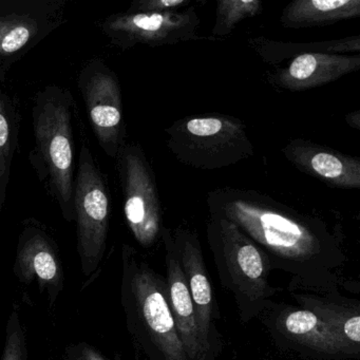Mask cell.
Returning a JSON list of instances; mask_svg holds the SVG:
<instances>
[{"label": "cell", "mask_w": 360, "mask_h": 360, "mask_svg": "<svg viewBox=\"0 0 360 360\" xmlns=\"http://www.w3.org/2000/svg\"><path fill=\"white\" fill-rule=\"evenodd\" d=\"M207 206L210 214L233 223L262 248L276 267L311 279L326 276L342 262L338 242L323 221L269 195L222 187L208 193Z\"/></svg>", "instance_id": "6da1fadb"}, {"label": "cell", "mask_w": 360, "mask_h": 360, "mask_svg": "<svg viewBox=\"0 0 360 360\" xmlns=\"http://www.w3.org/2000/svg\"><path fill=\"white\" fill-rule=\"evenodd\" d=\"M121 304L136 360H189L176 332L163 276L122 246Z\"/></svg>", "instance_id": "7a4b0ae2"}, {"label": "cell", "mask_w": 360, "mask_h": 360, "mask_svg": "<svg viewBox=\"0 0 360 360\" xmlns=\"http://www.w3.org/2000/svg\"><path fill=\"white\" fill-rule=\"evenodd\" d=\"M73 111L75 101L70 92L56 86L37 94L32 111L35 139L32 162L68 222L75 220Z\"/></svg>", "instance_id": "3957f363"}, {"label": "cell", "mask_w": 360, "mask_h": 360, "mask_svg": "<svg viewBox=\"0 0 360 360\" xmlns=\"http://www.w3.org/2000/svg\"><path fill=\"white\" fill-rule=\"evenodd\" d=\"M206 236L221 283L233 292L244 321L267 307L275 288L269 282L271 262L233 223L219 214H210Z\"/></svg>", "instance_id": "277c9868"}, {"label": "cell", "mask_w": 360, "mask_h": 360, "mask_svg": "<svg viewBox=\"0 0 360 360\" xmlns=\"http://www.w3.org/2000/svg\"><path fill=\"white\" fill-rule=\"evenodd\" d=\"M166 146L183 165L200 170L229 167L254 155L245 124L231 115H191L166 128Z\"/></svg>", "instance_id": "5b68a950"}, {"label": "cell", "mask_w": 360, "mask_h": 360, "mask_svg": "<svg viewBox=\"0 0 360 360\" xmlns=\"http://www.w3.org/2000/svg\"><path fill=\"white\" fill-rule=\"evenodd\" d=\"M77 250L84 286L98 278L107 250L111 202L108 185L89 147L83 143L75 180Z\"/></svg>", "instance_id": "8992f818"}, {"label": "cell", "mask_w": 360, "mask_h": 360, "mask_svg": "<svg viewBox=\"0 0 360 360\" xmlns=\"http://www.w3.org/2000/svg\"><path fill=\"white\" fill-rule=\"evenodd\" d=\"M68 0H0V83L14 64L66 22Z\"/></svg>", "instance_id": "52a82bcc"}, {"label": "cell", "mask_w": 360, "mask_h": 360, "mask_svg": "<svg viewBox=\"0 0 360 360\" xmlns=\"http://www.w3.org/2000/svg\"><path fill=\"white\" fill-rule=\"evenodd\" d=\"M124 198V214L130 231L142 248L161 239L162 208L153 167L136 143H125L117 155Z\"/></svg>", "instance_id": "ba28073f"}, {"label": "cell", "mask_w": 360, "mask_h": 360, "mask_svg": "<svg viewBox=\"0 0 360 360\" xmlns=\"http://www.w3.org/2000/svg\"><path fill=\"white\" fill-rule=\"evenodd\" d=\"M103 34L122 50L136 46L162 47L193 41H214L200 37V18L193 8L182 12L141 13L122 12L105 18L98 25Z\"/></svg>", "instance_id": "9c48e42d"}, {"label": "cell", "mask_w": 360, "mask_h": 360, "mask_svg": "<svg viewBox=\"0 0 360 360\" xmlns=\"http://www.w3.org/2000/svg\"><path fill=\"white\" fill-rule=\"evenodd\" d=\"M77 84L98 144L109 158L117 159L126 143L119 77L102 60L94 58L82 69Z\"/></svg>", "instance_id": "30bf717a"}, {"label": "cell", "mask_w": 360, "mask_h": 360, "mask_svg": "<svg viewBox=\"0 0 360 360\" xmlns=\"http://www.w3.org/2000/svg\"><path fill=\"white\" fill-rule=\"evenodd\" d=\"M13 274L20 283H37L47 297L50 309L58 302L65 288L64 265L53 238L34 220L22 227L16 246Z\"/></svg>", "instance_id": "8fae6325"}, {"label": "cell", "mask_w": 360, "mask_h": 360, "mask_svg": "<svg viewBox=\"0 0 360 360\" xmlns=\"http://www.w3.org/2000/svg\"><path fill=\"white\" fill-rule=\"evenodd\" d=\"M172 241L181 269L195 305L202 347L210 357L214 342V319L218 316L212 295V282L204 262L201 243L195 231L188 227H176L172 231Z\"/></svg>", "instance_id": "7c38bea8"}, {"label": "cell", "mask_w": 360, "mask_h": 360, "mask_svg": "<svg viewBox=\"0 0 360 360\" xmlns=\"http://www.w3.org/2000/svg\"><path fill=\"white\" fill-rule=\"evenodd\" d=\"M285 159L299 172L334 188L360 187V159L322 146L311 141L295 139L282 149Z\"/></svg>", "instance_id": "4fadbf2b"}, {"label": "cell", "mask_w": 360, "mask_h": 360, "mask_svg": "<svg viewBox=\"0 0 360 360\" xmlns=\"http://www.w3.org/2000/svg\"><path fill=\"white\" fill-rule=\"evenodd\" d=\"M161 240L166 250L165 280L168 303L176 332L189 360H208L202 347L195 305L172 241V229L163 227Z\"/></svg>", "instance_id": "5bb4252c"}, {"label": "cell", "mask_w": 360, "mask_h": 360, "mask_svg": "<svg viewBox=\"0 0 360 360\" xmlns=\"http://www.w3.org/2000/svg\"><path fill=\"white\" fill-rule=\"evenodd\" d=\"M359 69V56L303 54L292 58L285 68L269 75V81L288 91H305L328 85Z\"/></svg>", "instance_id": "9a60e30c"}, {"label": "cell", "mask_w": 360, "mask_h": 360, "mask_svg": "<svg viewBox=\"0 0 360 360\" xmlns=\"http://www.w3.org/2000/svg\"><path fill=\"white\" fill-rule=\"evenodd\" d=\"M274 328L297 347L319 355L326 357L356 355L333 328L303 307L284 305L274 318Z\"/></svg>", "instance_id": "2e32d148"}, {"label": "cell", "mask_w": 360, "mask_h": 360, "mask_svg": "<svg viewBox=\"0 0 360 360\" xmlns=\"http://www.w3.org/2000/svg\"><path fill=\"white\" fill-rule=\"evenodd\" d=\"M360 15V0H295L280 16L286 29L315 28Z\"/></svg>", "instance_id": "e0dca14e"}, {"label": "cell", "mask_w": 360, "mask_h": 360, "mask_svg": "<svg viewBox=\"0 0 360 360\" xmlns=\"http://www.w3.org/2000/svg\"><path fill=\"white\" fill-rule=\"evenodd\" d=\"M297 302L315 314L335 330L347 347L357 355L360 349L359 304L345 299L328 298L316 295L292 294Z\"/></svg>", "instance_id": "ac0fdd59"}, {"label": "cell", "mask_w": 360, "mask_h": 360, "mask_svg": "<svg viewBox=\"0 0 360 360\" xmlns=\"http://www.w3.org/2000/svg\"><path fill=\"white\" fill-rule=\"evenodd\" d=\"M250 45L267 64L277 65L283 60H292L309 53L343 54L360 51V37H345L315 43H283L271 41L265 37L250 39Z\"/></svg>", "instance_id": "d6986e66"}, {"label": "cell", "mask_w": 360, "mask_h": 360, "mask_svg": "<svg viewBox=\"0 0 360 360\" xmlns=\"http://www.w3.org/2000/svg\"><path fill=\"white\" fill-rule=\"evenodd\" d=\"M18 107L9 94L0 88V223L9 186L12 160L18 144Z\"/></svg>", "instance_id": "ffe728a7"}, {"label": "cell", "mask_w": 360, "mask_h": 360, "mask_svg": "<svg viewBox=\"0 0 360 360\" xmlns=\"http://www.w3.org/2000/svg\"><path fill=\"white\" fill-rule=\"evenodd\" d=\"M263 4L260 0H220L217 3L216 22L212 30V39L227 37L238 24L261 14Z\"/></svg>", "instance_id": "44dd1931"}, {"label": "cell", "mask_w": 360, "mask_h": 360, "mask_svg": "<svg viewBox=\"0 0 360 360\" xmlns=\"http://www.w3.org/2000/svg\"><path fill=\"white\" fill-rule=\"evenodd\" d=\"M1 360H28L26 334L20 319V309L13 304L6 324L5 345Z\"/></svg>", "instance_id": "7402d4cb"}, {"label": "cell", "mask_w": 360, "mask_h": 360, "mask_svg": "<svg viewBox=\"0 0 360 360\" xmlns=\"http://www.w3.org/2000/svg\"><path fill=\"white\" fill-rule=\"evenodd\" d=\"M191 0H136L128 8L127 12L141 13H166L178 12V10L187 7Z\"/></svg>", "instance_id": "603a6c76"}, {"label": "cell", "mask_w": 360, "mask_h": 360, "mask_svg": "<svg viewBox=\"0 0 360 360\" xmlns=\"http://www.w3.org/2000/svg\"><path fill=\"white\" fill-rule=\"evenodd\" d=\"M63 360H122V357L119 353H115L113 359H110L94 345L82 341L68 345L65 349Z\"/></svg>", "instance_id": "cb8c5ba5"}, {"label": "cell", "mask_w": 360, "mask_h": 360, "mask_svg": "<svg viewBox=\"0 0 360 360\" xmlns=\"http://www.w3.org/2000/svg\"><path fill=\"white\" fill-rule=\"evenodd\" d=\"M345 121L349 124L351 127L355 128V129H359L360 128V111L356 110L354 112L349 113L345 117Z\"/></svg>", "instance_id": "d4e9b609"}, {"label": "cell", "mask_w": 360, "mask_h": 360, "mask_svg": "<svg viewBox=\"0 0 360 360\" xmlns=\"http://www.w3.org/2000/svg\"><path fill=\"white\" fill-rule=\"evenodd\" d=\"M0 84H1V83H0Z\"/></svg>", "instance_id": "484cf974"}]
</instances>
